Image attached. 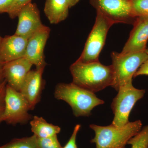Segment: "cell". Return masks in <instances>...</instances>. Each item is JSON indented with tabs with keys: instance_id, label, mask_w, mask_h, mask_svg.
Returning <instances> with one entry per match:
<instances>
[{
	"instance_id": "14",
	"label": "cell",
	"mask_w": 148,
	"mask_h": 148,
	"mask_svg": "<svg viewBox=\"0 0 148 148\" xmlns=\"http://www.w3.org/2000/svg\"><path fill=\"white\" fill-rule=\"evenodd\" d=\"M28 38L14 34L3 38L0 46V60L5 63L23 58Z\"/></svg>"
},
{
	"instance_id": "19",
	"label": "cell",
	"mask_w": 148,
	"mask_h": 148,
	"mask_svg": "<svg viewBox=\"0 0 148 148\" xmlns=\"http://www.w3.org/2000/svg\"><path fill=\"white\" fill-rule=\"evenodd\" d=\"M131 1L136 17L148 16V0H131Z\"/></svg>"
},
{
	"instance_id": "25",
	"label": "cell",
	"mask_w": 148,
	"mask_h": 148,
	"mask_svg": "<svg viewBox=\"0 0 148 148\" xmlns=\"http://www.w3.org/2000/svg\"><path fill=\"white\" fill-rule=\"evenodd\" d=\"M142 75H148V59L140 66L138 71L134 74L133 77H135Z\"/></svg>"
},
{
	"instance_id": "13",
	"label": "cell",
	"mask_w": 148,
	"mask_h": 148,
	"mask_svg": "<svg viewBox=\"0 0 148 148\" xmlns=\"http://www.w3.org/2000/svg\"><path fill=\"white\" fill-rule=\"evenodd\" d=\"M44 69L30 71L19 91L28 101L31 110L34 108L40 99L44 86L42 74Z\"/></svg>"
},
{
	"instance_id": "4",
	"label": "cell",
	"mask_w": 148,
	"mask_h": 148,
	"mask_svg": "<svg viewBox=\"0 0 148 148\" xmlns=\"http://www.w3.org/2000/svg\"><path fill=\"white\" fill-rule=\"evenodd\" d=\"M114 70V81L112 87L118 91L120 87L132 80L134 74L140 66L148 59L145 51L122 54L111 53Z\"/></svg>"
},
{
	"instance_id": "26",
	"label": "cell",
	"mask_w": 148,
	"mask_h": 148,
	"mask_svg": "<svg viewBox=\"0 0 148 148\" xmlns=\"http://www.w3.org/2000/svg\"><path fill=\"white\" fill-rule=\"evenodd\" d=\"M79 1L80 0H67L70 8L76 5Z\"/></svg>"
},
{
	"instance_id": "20",
	"label": "cell",
	"mask_w": 148,
	"mask_h": 148,
	"mask_svg": "<svg viewBox=\"0 0 148 148\" xmlns=\"http://www.w3.org/2000/svg\"><path fill=\"white\" fill-rule=\"evenodd\" d=\"M37 143L39 148H63L58 141L57 135L45 138L37 137Z\"/></svg>"
},
{
	"instance_id": "27",
	"label": "cell",
	"mask_w": 148,
	"mask_h": 148,
	"mask_svg": "<svg viewBox=\"0 0 148 148\" xmlns=\"http://www.w3.org/2000/svg\"><path fill=\"white\" fill-rule=\"evenodd\" d=\"M4 63H3L0 60V78L4 77L3 73V66Z\"/></svg>"
},
{
	"instance_id": "23",
	"label": "cell",
	"mask_w": 148,
	"mask_h": 148,
	"mask_svg": "<svg viewBox=\"0 0 148 148\" xmlns=\"http://www.w3.org/2000/svg\"><path fill=\"white\" fill-rule=\"evenodd\" d=\"M80 127L81 125L80 124H77L75 126L73 134L70 140L65 147L63 148H77L76 144V138L78 132L79 131Z\"/></svg>"
},
{
	"instance_id": "17",
	"label": "cell",
	"mask_w": 148,
	"mask_h": 148,
	"mask_svg": "<svg viewBox=\"0 0 148 148\" xmlns=\"http://www.w3.org/2000/svg\"><path fill=\"white\" fill-rule=\"evenodd\" d=\"M0 148H39L37 143V137L34 135L30 137L16 139Z\"/></svg>"
},
{
	"instance_id": "15",
	"label": "cell",
	"mask_w": 148,
	"mask_h": 148,
	"mask_svg": "<svg viewBox=\"0 0 148 148\" xmlns=\"http://www.w3.org/2000/svg\"><path fill=\"white\" fill-rule=\"evenodd\" d=\"M70 8L67 0H46L44 12L51 24H57L67 18Z\"/></svg>"
},
{
	"instance_id": "16",
	"label": "cell",
	"mask_w": 148,
	"mask_h": 148,
	"mask_svg": "<svg viewBox=\"0 0 148 148\" xmlns=\"http://www.w3.org/2000/svg\"><path fill=\"white\" fill-rule=\"evenodd\" d=\"M31 129L34 135L38 138H45L57 135L61 131L57 125L48 123L42 117L35 116L30 121Z\"/></svg>"
},
{
	"instance_id": "18",
	"label": "cell",
	"mask_w": 148,
	"mask_h": 148,
	"mask_svg": "<svg viewBox=\"0 0 148 148\" xmlns=\"http://www.w3.org/2000/svg\"><path fill=\"white\" fill-rule=\"evenodd\" d=\"M131 148H148V125H146L128 141Z\"/></svg>"
},
{
	"instance_id": "22",
	"label": "cell",
	"mask_w": 148,
	"mask_h": 148,
	"mask_svg": "<svg viewBox=\"0 0 148 148\" xmlns=\"http://www.w3.org/2000/svg\"><path fill=\"white\" fill-rule=\"evenodd\" d=\"M6 82L5 78H0V119L5 109V98Z\"/></svg>"
},
{
	"instance_id": "12",
	"label": "cell",
	"mask_w": 148,
	"mask_h": 148,
	"mask_svg": "<svg viewBox=\"0 0 148 148\" xmlns=\"http://www.w3.org/2000/svg\"><path fill=\"white\" fill-rule=\"evenodd\" d=\"M129 38L121 53L122 54L145 51L148 40V16L136 19Z\"/></svg>"
},
{
	"instance_id": "8",
	"label": "cell",
	"mask_w": 148,
	"mask_h": 148,
	"mask_svg": "<svg viewBox=\"0 0 148 148\" xmlns=\"http://www.w3.org/2000/svg\"><path fill=\"white\" fill-rule=\"evenodd\" d=\"M96 10H100L113 24H134L136 19L131 0H89Z\"/></svg>"
},
{
	"instance_id": "3",
	"label": "cell",
	"mask_w": 148,
	"mask_h": 148,
	"mask_svg": "<svg viewBox=\"0 0 148 148\" xmlns=\"http://www.w3.org/2000/svg\"><path fill=\"white\" fill-rule=\"evenodd\" d=\"M140 120L129 122L122 127L111 124L103 126L91 124L90 127L95 133L90 143L95 144V148H126L127 142L142 129Z\"/></svg>"
},
{
	"instance_id": "6",
	"label": "cell",
	"mask_w": 148,
	"mask_h": 148,
	"mask_svg": "<svg viewBox=\"0 0 148 148\" xmlns=\"http://www.w3.org/2000/svg\"><path fill=\"white\" fill-rule=\"evenodd\" d=\"M114 98L111 108L114 114L112 124L122 127L129 122V117L135 103L144 97L145 90L135 88L132 81L120 87Z\"/></svg>"
},
{
	"instance_id": "10",
	"label": "cell",
	"mask_w": 148,
	"mask_h": 148,
	"mask_svg": "<svg viewBox=\"0 0 148 148\" xmlns=\"http://www.w3.org/2000/svg\"><path fill=\"white\" fill-rule=\"evenodd\" d=\"M18 23L14 34L29 39L43 26L39 10L34 3H29L21 9L18 16Z\"/></svg>"
},
{
	"instance_id": "24",
	"label": "cell",
	"mask_w": 148,
	"mask_h": 148,
	"mask_svg": "<svg viewBox=\"0 0 148 148\" xmlns=\"http://www.w3.org/2000/svg\"><path fill=\"white\" fill-rule=\"evenodd\" d=\"M14 0H0V13H8Z\"/></svg>"
},
{
	"instance_id": "9",
	"label": "cell",
	"mask_w": 148,
	"mask_h": 148,
	"mask_svg": "<svg viewBox=\"0 0 148 148\" xmlns=\"http://www.w3.org/2000/svg\"><path fill=\"white\" fill-rule=\"evenodd\" d=\"M49 27L43 25L28 39L24 58H27L36 69L45 68L44 51L50 34Z\"/></svg>"
},
{
	"instance_id": "5",
	"label": "cell",
	"mask_w": 148,
	"mask_h": 148,
	"mask_svg": "<svg viewBox=\"0 0 148 148\" xmlns=\"http://www.w3.org/2000/svg\"><path fill=\"white\" fill-rule=\"evenodd\" d=\"M113 23L100 10H97L95 24L77 61L82 63L98 62L99 55L106 42L109 29Z\"/></svg>"
},
{
	"instance_id": "21",
	"label": "cell",
	"mask_w": 148,
	"mask_h": 148,
	"mask_svg": "<svg viewBox=\"0 0 148 148\" xmlns=\"http://www.w3.org/2000/svg\"><path fill=\"white\" fill-rule=\"evenodd\" d=\"M31 1L32 0H14L8 12L9 16L12 19L17 17L21 9L31 3Z\"/></svg>"
},
{
	"instance_id": "2",
	"label": "cell",
	"mask_w": 148,
	"mask_h": 148,
	"mask_svg": "<svg viewBox=\"0 0 148 148\" xmlns=\"http://www.w3.org/2000/svg\"><path fill=\"white\" fill-rule=\"evenodd\" d=\"M54 94L56 99L65 101L70 105L76 117L89 116L94 108L105 103L95 93L73 82L58 84Z\"/></svg>"
},
{
	"instance_id": "1",
	"label": "cell",
	"mask_w": 148,
	"mask_h": 148,
	"mask_svg": "<svg viewBox=\"0 0 148 148\" xmlns=\"http://www.w3.org/2000/svg\"><path fill=\"white\" fill-rule=\"evenodd\" d=\"M70 69L73 82L93 93L112 86L113 83L112 65L105 66L100 61L82 63L76 61L71 66Z\"/></svg>"
},
{
	"instance_id": "28",
	"label": "cell",
	"mask_w": 148,
	"mask_h": 148,
	"mask_svg": "<svg viewBox=\"0 0 148 148\" xmlns=\"http://www.w3.org/2000/svg\"><path fill=\"white\" fill-rule=\"evenodd\" d=\"M2 40V38H1V37L0 36V46H1V42Z\"/></svg>"
},
{
	"instance_id": "11",
	"label": "cell",
	"mask_w": 148,
	"mask_h": 148,
	"mask_svg": "<svg viewBox=\"0 0 148 148\" xmlns=\"http://www.w3.org/2000/svg\"><path fill=\"white\" fill-rule=\"evenodd\" d=\"M32 66V63L24 57L4 64L3 73L9 85L20 91Z\"/></svg>"
},
{
	"instance_id": "29",
	"label": "cell",
	"mask_w": 148,
	"mask_h": 148,
	"mask_svg": "<svg viewBox=\"0 0 148 148\" xmlns=\"http://www.w3.org/2000/svg\"><path fill=\"white\" fill-rule=\"evenodd\" d=\"M145 51L146 53H147L148 54V48H146Z\"/></svg>"
},
{
	"instance_id": "7",
	"label": "cell",
	"mask_w": 148,
	"mask_h": 148,
	"mask_svg": "<svg viewBox=\"0 0 148 148\" xmlns=\"http://www.w3.org/2000/svg\"><path fill=\"white\" fill-rule=\"evenodd\" d=\"M31 110L28 101L22 94L7 85L5 98V109L0 122L11 124H24L32 118L28 111Z\"/></svg>"
}]
</instances>
